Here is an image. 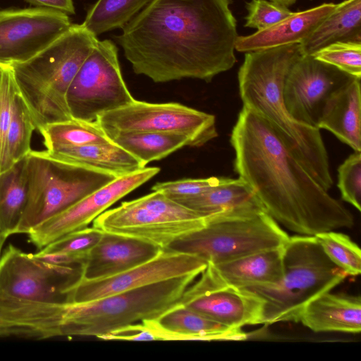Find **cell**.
I'll use <instances>...</instances> for the list:
<instances>
[{"label": "cell", "instance_id": "obj_1", "mask_svg": "<svg viewBox=\"0 0 361 361\" xmlns=\"http://www.w3.org/2000/svg\"><path fill=\"white\" fill-rule=\"evenodd\" d=\"M232 0H152L115 37L135 73L210 82L234 66Z\"/></svg>", "mask_w": 361, "mask_h": 361}, {"label": "cell", "instance_id": "obj_2", "mask_svg": "<svg viewBox=\"0 0 361 361\" xmlns=\"http://www.w3.org/2000/svg\"><path fill=\"white\" fill-rule=\"evenodd\" d=\"M231 144L235 171L279 224L309 236L353 227L351 212L317 183L258 114L243 107Z\"/></svg>", "mask_w": 361, "mask_h": 361}, {"label": "cell", "instance_id": "obj_3", "mask_svg": "<svg viewBox=\"0 0 361 361\" xmlns=\"http://www.w3.org/2000/svg\"><path fill=\"white\" fill-rule=\"evenodd\" d=\"M192 274L83 302L16 300L7 310L8 325L18 336L105 335L145 319H158L188 302Z\"/></svg>", "mask_w": 361, "mask_h": 361}, {"label": "cell", "instance_id": "obj_4", "mask_svg": "<svg viewBox=\"0 0 361 361\" xmlns=\"http://www.w3.org/2000/svg\"><path fill=\"white\" fill-rule=\"evenodd\" d=\"M304 55L300 44L247 52L238 78L243 106L264 118L326 190L333 180L320 130L296 121L283 102L285 80Z\"/></svg>", "mask_w": 361, "mask_h": 361}, {"label": "cell", "instance_id": "obj_5", "mask_svg": "<svg viewBox=\"0 0 361 361\" xmlns=\"http://www.w3.org/2000/svg\"><path fill=\"white\" fill-rule=\"evenodd\" d=\"M97 40L82 24H72L31 59L11 64L18 92L37 130L72 118L66 93Z\"/></svg>", "mask_w": 361, "mask_h": 361}, {"label": "cell", "instance_id": "obj_6", "mask_svg": "<svg viewBox=\"0 0 361 361\" xmlns=\"http://www.w3.org/2000/svg\"><path fill=\"white\" fill-rule=\"evenodd\" d=\"M283 276L276 285L249 290L264 302L262 324L299 322L306 305L348 276L326 255L314 236L289 237L283 247Z\"/></svg>", "mask_w": 361, "mask_h": 361}, {"label": "cell", "instance_id": "obj_7", "mask_svg": "<svg viewBox=\"0 0 361 361\" xmlns=\"http://www.w3.org/2000/svg\"><path fill=\"white\" fill-rule=\"evenodd\" d=\"M289 238L264 210L209 215L205 225L171 243L165 250L191 254L216 264L283 246Z\"/></svg>", "mask_w": 361, "mask_h": 361}, {"label": "cell", "instance_id": "obj_8", "mask_svg": "<svg viewBox=\"0 0 361 361\" xmlns=\"http://www.w3.org/2000/svg\"><path fill=\"white\" fill-rule=\"evenodd\" d=\"M27 192L16 233H27L116 177L54 160L42 151L27 156Z\"/></svg>", "mask_w": 361, "mask_h": 361}, {"label": "cell", "instance_id": "obj_9", "mask_svg": "<svg viewBox=\"0 0 361 361\" xmlns=\"http://www.w3.org/2000/svg\"><path fill=\"white\" fill-rule=\"evenodd\" d=\"M207 216L153 191L106 210L93 221V226L166 249L175 240L203 227Z\"/></svg>", "mask_w": 361, "mask_h": 361}, {"label": "cell", "instance_id": "obj_10", "mask_svg": "<svg viewBox=\"0 0 361 361\" xmlns=\"http://www.w3.org/2000/svg\"><path fill=\"white\" fill-rule=\"evenodd\" d=\"M118 56L114 42L97 40L66 93L72 118L96 122L102 114L135 100L123 78Z\"/></svg>", "mask_w": 361, "mask_h": 361}, {"label": "cell", "instance_id": "obj_11", "mask_svg": "<svg viewBox=\"0 0 361 361\" xmlns=\"http://www.w3.org/2000/svg\"><path fill=\"white\" fill-rule=\"evenodd\" d=\"M97 122L109 139L119 133H169L185 136L189 146L200 147L218 136L214 115L174 102L135 99L102 114Z\"/></svg>", "mask_w": 361, "mask_h": 361}, {"label": "cell", "instance_id": "obj_12", "mask_svg": "<svg viewBox=\"0 0 361 361\" xmlns=\"http://www.w3.org/2000/svg\"><path fill=\"white\" fill-rule=\"evenodd\" d=\"M80 274V266L48 263L9 244L0 258V299L63 302Z\"/></svg>", "mask_w": 361, "mask_h": 361}, {"label": "cell", "instance_id": "obj_13", "mask_svg": "<svg viewBox=\"0 0 361 361\" xmlns=\"http://www.w3.org/2000/svg\"><path fill=\"white\" fill-rule=\"evenodd\" d=\"M207 265L196 255L163 249L152 259L111 276H79L65 290L64 302H87L176 277L200 275Z\"/></svg>", "mask_w": 361, "mask_h": 361}, {"label": "cell", "instance_id": "obj_14", "mask_svg": "<svg viewBox=\"0 0 361 361\" xmlns=\"http://www.w3.org/2000/svg\"><path fill=\"white\" fill-rule=\"evenodd\" d=\"M355 78H357L312 55H303L292 66L285 80V106L296 121L317 128L326 101Z\"/></svg>", "mask_w": 361, "mask_h": 361}, {"label": "cell", "instance_id": "obj_15", "mask_svg": "<svg viewBox=\"0 0 361 361\" xmlns=\"http://www.w3.org/2000/svg\"><path fill=\"white\" fill-rule=\"evenodd\" d=\"M159 171L160 169L157 167H145L135 172L117 177L66 209L32 228L27 233L29 241L37 249L42 250L71 233L87 228L112 204L150 180Z\"/></svg>", "mask_w": 361, "mask_h": 361}, {"label": "cell", "instance_id": "obj_16", "mask_svg": "<svg viewBox=\"0 0 361 361\" xmlns=\"http://www.w3.org/2000/svg\"><path fill=\"white\" fill-rule=\"evenodd\" d=\"M68 15L43 8L0 11V63L24 62L71 25Z\"/></svg>", "mask_w": 361, "mask_h": 361}, {"label": "cell", "instance_id": "obj_17", "mask_svg": "<svg viewBox=\"0 0 361 361\" xmlns=\"http://www.w3.org/2000/svg\"><path fill=\"white\" fill-rule=\"evenodd\" d=\"M185 305L231 328L262 324L264 300L256 293L224 284L208 264L188 287Z\"/></svg>", "mask_w": 361, "mask_h": 361}, {"label": "cell", "instance_id": "obj_18", "mask_svg": "<svg viewBox=\"0 0 361 361\" xmlns=\"http://www.w3.org/2000/svg\"><path fill=\"white\" fill-rule=\"evenodd\" d=\"M161 250L137 238L103 231L99 242L79 265L80 276L86 279L111 276L152 259Z\"/></svg>", "mask_w": 361, "mask_h": 361}, {"label": "cell", "instance_id": "obj_19", "mask_svg": "<svg viewBox=\"0 0 361 361\" xmlns=\"http://www.w3.org/2000/svg\"><path fill=\"white\" fill-rule=\"evenodd\" d=\"M138 325L150 332L154 341H239L247 337L241 328L223 325L186 305L179 306L158 319H145Z\"/></svg>", "mask_w": 361, "mask_h": 361}, {"label": "cell", "instance_id": "obj_20", "mask_svg": "<svg viewBox=\"0 0 361 361\" xmlns=\"http://www.w3.org/2000/svg\"><path fill=\"white\" fill-rule=\"evenodd\" d=\"M337 4L326 3L312 8L293 12L276 25L254 34L237 37L235 49L252 52L276 47L300 44L334 11Z\"/></svg>", "mask_w": 361, "mask_h": 361}, {"label": "cell", "instance_id": "obj_21", "mask_svg": "<svg viewBox=\"0 0 361 361\" xmlns=\"http://www.w3.org/2000/svg\"><path fill=\"white\" fill-rule=\"evenodd\" d=\"M283 247L258 251L233 260L209 264L224 283L238 288L278 284L283 276Z\"/></svg>", "mask_w": 361, "mask_h": 361}, {"label": "cell", "instance_id": "obj_22", "mask_svg": "<svg viewBox=\"0 0 361 361\" xmlns=\"http://www.w3.org/2000/svg\"><path fill=\"white\" fill-rule=\"evenodd\" d=\"M299 322L314 332L359 334L360 297L326 292L306 305Z\"/></svg>", "mask_w": 361, "mask_h": 361}, {"label": "cell", "instance_id": "obj_23", "mask_svg": "<svg viewBox=\"0 0 361 361\" xmlns=\"http://www.w3.org/2000/svg\"><path fill=\"white\" fill-rule=\"evenodd\" d=\"M42 152L54 160L109 173L116 178L146 167L112 141L63 147Z\"/></svg>", "mask_w": 361, "mask_h": 361}, {"label": "cell", "instance_id": "obj_24", "mask_svg": "<svg viewBox=\"0 0 361 361\" xmlns=\"http://www.w3.org/2000/svg\"><path fill=\"white\" fill-rule=\"evenodd\" d=\"M360 78H355L326 101L317 128L335 135L355 152H360Z\"/></svg>", "mask_w": 361, "mask_h": 361}, {"label": "cell", "instance_id": "obj_25", "mask_svg": "<svg viewBox=\"0 0 361 361\" xmlns=\"http://www.w3.org/2000/svg\"><path fill=\"white\" fill-rule=\"evenodd\" d=\"M177 202L205 216L235 211L265 210L252 188L242 178L221 177L200 195Z\"/></svg>", "mask_w": 361, "mask_h": 361}, {"label": "cell", "instance_id": "obj_26", "mask_svg": "<svg viewBox=\"0 0 361 361\" xmlns=\"http://www.w3.org/2000/svg\"><path fill=\"white\" fill-rule=\"evenodd\" d=\"M361 43V0H345L316 28L300 46L312 55L336 42Z\"/></svg>", "mask_w": 361, "mask_h": 361}, {"label": "cell", "instance_id": "obj_27", "mask_svg": "<svg viewBox=\"0 0 361 361\" xmlns=\"http://www.w3.org/2000/svg\"><path fill=\"white\" fill-rule=\"evenodd\" d=\"M27 157L0 173V238L16 233L27 201Z\"/></svg>", "mask_w": 361, "mask_h": 361}, {"label": "cell", "instance_id": "obj_28", "mask_svg": "<svg viewBox=\"0 0 361 361\" xmlns=\"http://www.w3.org/2000/svg\"><path fill=\"white\" fill-rule=\"evenodd\" d=\"M110 140L138 159L144 166L161 159L189 141L183 135L159 132H127L114 135Z\"/></svg>", "mask_w": 361, "mask_h": 361}, {"label": "cell", "instance_id": "obj_29", "mask_svg": "<svg viewBox=\"0 0 361 361\" xmlns=\"http://www.w3.org/2000/svg\"><path fill=\"white\" fill-rule=\"evenodd\" d=\"M46 150L111 142L97 122L78 119L47 124L38 130Z\"/></svg>", "mask_w": 361, "mask_h": 361}, {"label": "cell", "instance_id": "obj_30", "mask_svg": "<svg viewBox=\"0 0 361 361\" xmlns=\"http://www.w3.org/2000/svg\"><path fill=\"white\" fill-rule=\"evenodd\" d=\"M152 0H97L82 23L97 37L122 28Z\"/></svg>", "mask_w": 361, "mask_h": 361}, {"label": "cell", "instance_id": "obj_31", "mask_svg": "<svg viewBox=\"0 0 361 361\" xmlns=\"http://www.w3.org/2000/svg\"><path fill=\"white\" fill-rule=\"evenodd\" d=\"M37 130L29 109L19 92L16 95L7 130L3 172L28 155L32 133Z\"/></svg>", "mask_w": 361, "mask_h": 361}, {"label": "cell", "instance_id": "obj_32", "mask_svg": "<svg viewBox=\"0 0 361 361\" xmlns=\"http://www.w3.org/2000/svg\"><path fill=\"white\" fill-rule=\"evenodd\" d=\"M329 259L347 275L357 276L361 271V251L346 234L334 231L314 235Z\"/></svg>", "mask_w": 361, "mask_h": 361}, {"label": "cell", "instance_id": "obj_33", "mask_svg": "<svg viewBox=\"0 0 361 361\" xmlns=\"http://www.w3.org/2000/svg\"><path fill=\"white\" fill-rule=\"evenodd\" d=\"M312 55L355 78H361V43L336 42Z\"/></svg>", "mask_w": 361, "mask_h": 361}, {"label": "cell", "instance_id": "obj_34", "mask_svg": "<svg viewBox=\"0 0 361 361\" xmlns=\"http://www.w3.org/2000/svg\"><path fill=\"white\" fill-rule=\"evenodd\" d=\"M18 92L12 66L0 63V173L3 172L6 137Z\"/></svg>", "mask_w": 361, "mask_h": 361}, {"label": "cell", "instance_id": "obj_35", "mask_svg": "<svg viewBox=\"0 0 361 361\" xmlns=\"http://www.w3.org/2000/svg\"><path fill=\"white\" fill-rule=\"evenodd\" d=\"M338 188L343 200L361 210V154L355 152L338 169Z\"/></svg>", "mask_w": 361, "mask_h": 361}, {"label": "cell", "instance_id": "obj_36", "mask_svg": "<svg viewBox=\"0 0 361 361\" xmlns=\"http://www.w3.org/2000/svg\"><path fill=\"white\" fill-rule=\"evenodd\" d=\"M102 234V231L94 226L87 227L71 233L39 250L44 252L71 253L80 256L84 260L90 250L99 242Z\"/></svg>", "mask_w": 361, "mask_h": 361}, {"label": "cell", "instance_id": "obj_37", "mask_svg": "<svg viewBox=\"0 0 361 361\" xmlns=\"http://www.w3.org/2000/svg\"><path fill=\"white\" fill-rule=\"evenodd\" d=\"M245 27L264 30L291 15L288 7L267 0H251L246 4Z\"/></svg>", "mask_w": 361, "mask_h": 361}, {"label": "cell", "instance_id": "obj_38", "mask_svg": "<svg viewBox=\"0 0 361 361\" xmlns=\"http://www.w3.org/2000/svg\"><path fill=\"white\" fill-rule=\"evenodd\" d=\"M220 180L221 178L219 177L181 179L157 183L152 190L159 191L177 202L206 192L217 185Z\"/></svg>", "mask_w": 361, "mask_h": 361}, {"label": "cell", "instance_id": "obj_39", "mask_svg": "<svg viewBox=\"0 0 361 361\" xmlns=\"http://www.w3.org/2000/svg\"><path fill=\"white\" fill-rule=\"evenodd\" d=\"M38 8L59 11L67 15L75 13L73 0H25Z\"/></svg>", "mask_w": 361, "mask_h": 361}, {"label": "cell", "instance_id": "obj_40", "mask_svg": "<svg viewBox=\"0 0 361 361\" xmlns=\"http://www.w3.org/2000/svg\"><path fill=\"white\" fill-rule=\"evenodd\" d=\"M274 3L278 4L288 7L293 4H294L298 0H270Z\"/></svg>", "mask_w": 361, "mask_h": 361}, {"label": "cell", "instance_id": "obj_41", "mask_svg": "<svg viewBox=\"0 0 361 361\" xmlns=\"http://www.w3.org/2000/svg\"><path fill=\"white\" fill-rule=\"evenodd\" d=\"M4 243V242L2 241V240L0 238V258H1V249H2Z\"/></svg>", "mask_w": 361, "mask_h": 361}]
</instances>
